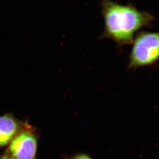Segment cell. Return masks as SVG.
Segmentation results:
<instances>
[{"label": "cell", "mask_w": 159, "mask_h": 159, "mask_svg": "<svg viewBox=\"0 0 159 159\" xmlns=\"http://www.w3.org/2000/svg\"><path fill=\"white\" fill-rule=\"evenodd\" d=\"M104 17L102 38L112 39L120 46L132 44L135 32L150 26L153 17L131 5L120 4L112 0H102Z\"/></svg>", "instance_id": "1"}, {"label": "cell", "mask_w": 159, "mask_h": 159, "mask_svg": "<svg viewBox=\"0 0 159 159\" xmlns=\"http://www.w3.org/2000/svg\"><path fill=\"white\" fill-rule=\"evenodd\" d=\"M132 44L128 62L130 69L151 66L159 60V32H141Z\"/></svg>", "instance_id": "2"}, {"label": "cell", "mask_w": 159, "mask_h": 159, "mask_svg": "<svg viewBox=\"0 0 159 159\" xmlns=\"http://www.w3.org/2000/svg\"><path fill=\"white\" fill-rule=\"evenodd\" d=\"M9 149L15 159H35L37 140L30 132L24 131L12 140Z\"/></svg>", "instance_id": "3"}, {"label": "cell", "mask_w": 159, "mask_h": 159, "mask_svg": "<svg viewBox=\"0 0 159 159\" xmlns=\"http://www.w3.org/2000/svg\"><path fill=\"white\" fill-rule=\"evenodd\" d=\"M19 130V125L9 115L0 117V146L6 145L14 138Z\"/></svg>", "instance_id": "4"}, {"label": "cell", "mask_w": 159, "mask_h": 159, "mask_svg": "<svg viewBox=\"0 0 159 159\" xmlns=\"http://www.w3.org/2000/svg\"><path fill=\"white\" fill-rule=\"evenodd\" d=\"M73 159H92L90 157L85 154H80L75 156Z\"/></svg>", "instance_id": "5"}, {"label": "cell", "mask_w": 159, "mask_h": 159, "mask_svg": "<svg viewBox=\"0 0 159 159\" xmlns=\"http://www.w3.org/2000/svg\"><path fill=\"white\" fill-rule=\"evenodd\" d=\"M0 159H15L12 157L9 156H4L2 157Z\"/></svg>", "instance_id": "6"}]
</instances>
